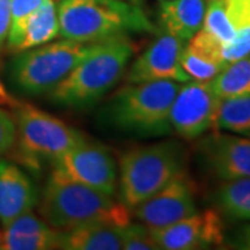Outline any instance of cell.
I'll return each mask as SVG.
<instances>
[{
    "mask_svg": "<svg viewBox=\"0 0 250 250\" xmlns=\"http://www.w3.org/2000/svg\"><path fill=\"white\" fill-rule=\"evenodd\" d=\"M134 53L128 35L93 43L89 53L49 92L50 102L64 107H89L123 78Z\"/></svg>",
    "mask_w": 250,
    "mask_h": 250,
    "instance_id": "cell-1",
    "label": "cell"
},
{
    "mask_svg": "<svg viewBox=\"0 0 250 250\" xmlns=\"http://www.w3.org/2000/svg\"><path fill=\"white\" fill-rule=\"evenodd\" d=\"M39 215L56 229H70L88 224L126 227L131 208L96 189L85 187L52 171L39 203Z\"/></svg>",
    "mask_w": 250,
    "mask_h": 250,
    "instance_id": "cell-2",
    "label": "cell"
},
{
    "mask_svg": "<svg viewBox=\"0 0 250 250\" xmlns=\"http://www.w3.org/2000/svg\"><path fill=\"white\" fill-rule=\"evenodd\" d=\"M57 17L59 36L82 43L156 31L142 7L128 0H62Z\"/></svg>",
    "mask_w": 250,
    "mask_h": 250,
    "instance_id": "cell-3",
    "label": "cell"
},
{
    "mask_svg": "<svg viewBox=\"0 0 250 250\" xmlns=\"http://www.w3.org/2000/svg\"><path fill=\"white\" fill-rule=\"evenodd\" d=\"M179 86L181 83L174 81L128 83L110 98L104 108V120L126 134H170V110Z\"/></svg>",
    "mask_w": 250,
    "mask_h": 250,
    "instance_id": "cell-4",
    "label": "cell"
},
{
    "mask_svg": "<svg viewBox=\"0 0 250 250\" xmlns=\"http://www.w3.org/2000/svg\"><path fill=\"white\" fill-rule=\"evenodd\" d=\"M184 150L175 142L136 146L118 160L120 202L134 208L184 171Z\"/></svg>",
    "mask_w": 250,
    "mask_h": 250,
    "instance_id": "cell-5",
    "label": "cell"
},
{
    "mask_svg": "<svg viewBox=\"0 0 250 250\" xmlns=\"http://www.w3.org/2000/svg\"><path fill=\"white\" fill-rule=\"evenodd\" d=\"M92 45L62 39L20 52L11 62L10 78L22 93H49L89 53Z\"/></svg>",
    "mask_w": 250,
    "mask_h": 250,
    "instance_id": "cell-6",
    "label": "cell"
},
{
    "mask_svg": "<svg viewBox=\"0 0 250 250\" xmlns=\"http://www.w3.org/2000/svg\"><path fill=\"white\" fill-rule=\"evenodd\" d=\"M16 139L20 149L32 160L56 161L86 138L57 117L31 104L16 103Z\"/></svg>",
    "mask_w": 250,
    "mask_h": 250,
    "instance_id": "cell-7",
    "label": "cell"
},
{
    "mask_svg": "<svg viewBox=\"0 0 250 250\" xmlns=\"http://www.w3.org/2000/svg\"><path fill=\"white\" fill-rule=\"evenodd\" d=\"M220 99L210 81H188L181 83L170 110L171 129L192 141L211 129Z\"/></svg>",
    "mask_w": 250,
    "mask_h": 250,
    "instance_id": "cell-8",
    "label": "cell"
},
{
    "mask_svg": "<svg viewBox=\"0 0 250 250\" xmlns=\"http://www.w3.org/2000/svg\"><path fill=\"white\" fill-rule=\"evenodd\" d=\"M54 170L85 187L108 196L116 193L118 170L111 153L106 147L85 142L65 152L54 161Z\"/></svg>",
    "mask_w": 250,
    "mask_h": 250,
    "instance_id": "cell-9",
    "label": "cell"
},
{
    "mask_svg": "<svg viewBox=\"0 0 250 250\" xmlns=\"http://www.w3.org/2000/svg\"><path fill=\"white\" fill-rule=\"evenodd\" d=\"M196 211L195 187L185 170L153 196L131 208V214L149 229L168 227Z\"/></svg>",
    "mask_w": 250,
    "mask_h": 250,
    "instance_id": "cell-10",
    "label": "cell"
},
{
    "mask_svg": "<svg viewBox=\"0 0 250 250\" xmlns=\"http://www.w3.org/2000/svg\"><path fill=\"white\" fill-rule=\"evenodd\" d=\"M149 231L157 249L195 250L221 245L225 227L218 213L206 210L188 215L168 227Z\"/></svg>",
    "mask_w": 250,
    "mask_h": 250,
    "instance_id": "cell-11",
    "label": "cell"
},
{
    "mask_svg": "<svg viewBox=\"0 0 250 250\" xmlns=\"http://www.w3.org/2000/svg\"><path fill=\"white\" fill-rule=\"evenodd\" d=\"M185 42L170 34L160 35L142 54L136 57L125 75L126 83L174 81L184 83L190 80L181 64Z\"/></svg>",
    "mask_w": 250,
    "mask_h": 250,
    "instance_id": "cell-12",
    "label": "cell"
},
{
    "mask_svg": "<svg viewBox=\"0 0 250 250\" xmlns=\"http://www.w3.org/2000/svg\"><path fill=\"white\" fill-rule=\"evenodd\" d=\"M200 157L221 181L250 177V138L214 131L200 142Z\"/></svg>",
    "mask_w": 250,
    "mask_h": 250,
    "instance_id": "cell-13",
    "label": "cell"
},
{
    "mask_svg": "<svg viewBox=\"0 0 250 250\" xmlns=\"http://www.w3.org/2000/svg\"><path fill=\"white\" fill-rule=\"evenodd\" d=\"M38 203L34 182L17 164L0 159V224L9 225Z\"/></svg>",
    "mask_w": 250,
    "mask_h": 250,
    "instance_id": "cell-14",
    "label": "cell"
},
{
    "mask_svg": "<svg viewBox=\"0 0 250 250\" xmlns=\"http://www.w3.org/2000/svg\"><path fill=\"white\" fill-rule=\"evenodd\" d=\"M60 249V231L28 211L0 231V250Z\"/></svg>",
    "mask_w": 250,
    "mask_h": 250,
    "instance_id": "cell-15",
    "label": "cell"
},
{
    "mask_svg": "<svg viewBox=\"0 0 250 250\" xmlns=\"http://www.w3.org/2000/svg\"><path fill=\"white\" fill-rule=\"evenodd\" d=\"M206 6V0H164L160 4L161 27L188 42L203 27Z\"/></svg>",
    "mask_w": 250,
    "mask_h": 250,
    "instance_id": "cell-16",
    "label": "cell"
},
{
    "mask_svg": "<svg viewBox=\"0 0 250 250\" xmlns=\"http://www.w3.org/2000/svg\"><path fill=\"white\" fill-rule=\"evenodd\" d=\"M124 227L88 224L60 231V249L120 250L123 249Z\"/></svg>",
    "mask_w": 250,
    "mask_h": 250,
    "instance_id": "cell-17",
    "label": "cell"
},
{
    "mask_svg": "<svg viewBox=\"0 0 250 250\" xmlns=\"http://www.w3.org/2000/svg\"><path fill=\"white\" fill-rule=\"evenodd\" d=\"M56 38H59L57 6L53 0H43L27 20L14 54L52 42Z\"/></svg>",
    "mask_w": 250,
    "mask_h": 250,
    "instance_id": "cell-18",
    "label": "cell"
},
{
    "mask_svg": "<svg viewBox=\"0 0 250 250\" xmlns=\"http://www.w3.org/2000/svg\"><path fill=\"white\" fill-rule=\"evenodd\" d=\"M218 99H231L250 95V54L228 62L218 75L210 81Z\"/></svg>",
    "mask_w": 250,
    "mask_h": 250,
    "instance_id": "cell-19",
    "label": "cell"
},
{
    "mask_svg": "<svg viewBox=\"0 0 250 250\" xmlns=\"http://www.w3.org/2000/svg\"><path fill=\"white\" fill-rule=\"evenodd\" d=\"M211 129L250 136V95L220 99Z\"/></svg>",
    "mask_w": 250,
    "mask_h": 250,
    "instance_id": "cell-20",
    "label": "cell"
},
{
    "mask_svg": "<svg viewBox=\"0 0 250 250\" xmlns=\"http://www.w3.org/2000/svg\"><path fill=\"white\" fill-rule=\"evenodd\" d=\"M215 203L224 214L235 220H250V177L223 181Z\"/></svg>",
    "mask_w": 250,
    "mask_h": 250,
    "instance_id": "cell-21",
    "label": "cell"
},
{
    "mask_svg": "<svg viewBox=\"0 0 250 250\" xmlns=\"http://www.w3.org/2000/svg\"><path fill=\"white\" fill-rule=\"evenodd\" d=\"M206 32L218 39L223 45H227L236 35V29L232 25L227 13V6L224 0H210L206 6L203 27Z\"/></svg>",
    "mask_w": 250,
    "mask_h": 250,
    "instance_id": "cell-22",
    "label": "cell"
},
{
    "mask_svg": "<svg viewBox=\"0 0 250 250\" xmlns=\"http://www.w3.org/2000/svg\"><path fill=\"white\" fill-rule=\"evenodd\" d=\"M42 3L43 0H11L10 1V29L6 46H4L7 52L13 54L16 53L27 20Z\"/></svg>",
    "mask_w": 250,
    "mask_h": 250,
    "instance_id": "cell-23",
    "label": "cell"
},
{
    "mask_svg": "<svg viewBox=\"0 0 250 250\" xmlns=\"http://www.w3.org/2000/svg\"><path fill=\"white\" fill-rule=\"evenodd\" d=\"M123 249L153 250L157 249L147 227L143 224H128L123 229Z\"/></svg>",
    "mask_w": 250,
    "mask_h": 250,
    "instance_id": "cell-24",
    "label": "cell"
},
{
    "mask_svg": "<svg viewBox=\"0 0 250 250\" xmlns=\"http://www.w3.org/2000/svg\"><path fill=\"white\" fill-rule=\"evenodd\" d=\"M250 54V25L236 31V35L227 45H223V56L227 62L239 60Z\"/></svg>",
    "mask_w": 250,
    "mask_h": 250,
    "instance_id": "cell-25",
    "label": "cell"
},
{
    "mask_svg": "<svg viewBox=\"0 0 250 250\" xmlns=\"http://www.w3.org/2000/svg\"><path fill=\"white\" fill-rule=\"evenodd\" d=\"M16 123L7 111L0 108V156L6 154L16 142Z\"/></svg>",
    "mask_w": 250,
    "mask_h": 250,
    "instance_id": "cell-26",
    "label": "cell"
},
{
    "mask_svg": "<svg viewBox=\"0 0 250 250\" xmlns=\"http://www.w3.org/2000/svg\"><path fill=\"white\" fill-rule=\"evenodd\" d=\"M10 1L0 0V50L6 46L10 29Z\"/></svg>",
    "mask_w": 250,
    "mask_h": 250,
    "instance_id": "cell-27",
    "label": "cell"
},
{
    "mask_svg": "<svg viewBox=\"0 0 250 250\" xmlns=\"http://www.w3.org/2000/svg\"><path fill=\"white\" fill-rule=\"evenodd\" d=\"M232 246L236 249L250 250V224H245L233 235Z\"/></svg>",
    "mask_w": 250,
    "mask_h": 250,
    "instance_id": "cell-28",
    "label": "cell"
},
{
    "mask_svg": "<svg viewBox=\"0 0 250 250\" xmlns=\"http://www.w3.org/2000/svg\"><path fill=\"white\" fill-rule=\"evenodd\" d=\"M0 103H3V104H10V106H13V107H14V104H16V102L10 98L9 93L4 90L1 83H0Z\"/></svg>",
    "mask_w": 250,
    "mask_h": 250,
    "instance_id": "cell-29",
    "label": "cell"
},
{
    "mask_svg": "<svg viewBox=\"0 0 250 250\" xmlns=\"http://www.w3.org/2000/svg\"><path fill=\"white\" fill-rule=\"evenodd\" d=\"M128 1H132V3H136V4H141L142 0H128Z\"/></svg>",
    "mask_w": 250,
    "mask_h": 250,
    "instance_id": "cell-30",
    "label": "cell"
},
{
    "mask_svg": "<svg viewBox=\"0 0 250 250\" xmlns=\"http://www.w3.org/2000/svg\"><path fill=\"white\" fill-rule=\"evenodd\" d=\"M160 1H164V0H160Z\"/></svg>",
    "mask_w": 250,
    "mask_h": 250,
    "instance_id": "cell-31",
    "label": "cell"
},
{
    "mask_svg": "<svg viewBox=\"0 0 250 250\" xmlns=\"http://www.w3.org/2000/svg\"><path fill=\"white\" fill-rule=\"evenodd\" d=\"M207 1H210V0H207Z\"/></svg>",
    "mask_w": 250,
    "mask_h": 250,
    "instance_id": "cell-32",
    "label": "cell"
}]
</instances>
